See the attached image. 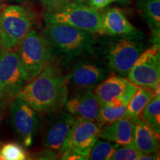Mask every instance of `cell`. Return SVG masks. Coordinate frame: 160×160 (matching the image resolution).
<instances>
[{
    "label": "cell",
    "instance_id": "18",
    "mask_svg": "<svg viewBox=\"0 0 160 160\" xmlns=\"http://www.w3.org/2000/svg\"><path fill=\"white\" fill-rule=\"evenodd\" d=\"M137 8L153 33V42L159 45L160 0H138Z\"/></svg>",
    "mask_w": 160,
    "mask_h": 160
},
{
    "label": "cell",
    "instance_id": "17",
    "mask_svg": "<svg viewBox=\"0 0 160 160\" xmlns=\"http://www.w3.org/2000/svg\"><path fill=\"white\" fill-rule=\"evenodd\" d=\"M133 125V144L144 154L156 153L159 149V135L139 116L131 118Z\"/></svg>",
    "mask_w": 160,
    "mask_h": 160
},
{
    "label": "cell",
    "instance_id": "16",
    "mask_svg": "<svg viewBox=\"0 0 160 160\" xmlns=\"http://www.w3.org/2000/svg\"><path fill=\"white\" fill-rule=\"evenodd\" d=\"M99 138L119 145L133 144V125L131 119L123 117L102 126Z\"/></svg>",
    "mask_w": 160,
    "mask_h": 160
},
{
    "label": "cell",
    "instance_id": "30",
    "mask_svg": "<svg viewBox=\"0 0 160 160\" xmlns=\"http://www.w3.org/2000/svg\"><path fill=\"white\" fill-rule=\"evenodd\" d=\"M0 160H3V159H2V156H1V154H0Z\"/></svg>",
    "mask_w": 160,
    "mask_h": 160
},
{
    "label": "cell",
    "instance_id": "23",
    "mask_svg": "<svg viewBox=\"0 0 160 160\" xmlns=\"http://www.w3.org/2000/svg\"><path fill=\"white\" fill-rule=\"evenodd\" d=\"M144 153L140 152L134 145H119L113 154L111 160H139Z\"/></svg>",
    "mask_w": 160,
    "mask_h": 160
},
{
    "label": "cell",
    "instance_id": "10",
    "mask_svg": "<svg viewBox=\"0 0 160 160\" xmlns=\"http://www.w3.org/2000/svg\"><path fill=\"white\" fill-rule=\"evenodd\" d=\"M26 82L17 52L5 51L0 57V91L16 97Z\"/></svg>",
    "mask_w": 160,
    "mask_h": 160
},
{
    "label": "cell",
    "instance_id": "19",
    "mask_svg": "<svg viewBox=\"0 0 160 160\" xmlns=\"http://www.w3.org/2000/svg\"><path fill=\"white\" fill-rule=\"evenodd\" d=\"M155 96L153 89L144 87H138V88L132 97L126 108L125 117L133 118L140 115L145 106Z\"/></svg>",
    "mask_w": 160,
    "mask_h": 160
},
{
    "label": "cell",
    "instance_id": "25",
    "mask_svg": "<svg viewBox=\"0 0 160 160\" xmlns=\"http://www.w3.org/2000/svg\"><path fill=\"white\" fill-rule=\"evenodd\" d=\"M44 8L46 10L45 13H52L62 9L68 4L73 0H39Z\"/></svg>",
    "mask_w": 160,
    "mask_h": 160
},
{
    "label": "cell",
    "instance_id": "12",
    "mask_svg": "<svg viewBox=\"0 0 160 160\" xmlns=\"http://www.w3.org/2000/svg\"><path fill=\"white\" fill-rule=\"evenodd\" d=\"M75 121L68 111H59L49 120L43 133L42 145L47 149L59 152Z\"/></svg>",
    "mask_w": 160,
    "mask_h": 160
},
{
    "label": "cell",
    "instance_id": "8",
    "mask_svg": "<svg viewBox=\"0 0 160 160\" xmlns=\"http://www.w3.org/2000/svg\"><path fill=\"white\" fill-rule=\"evenodd\" d=\"M128 80L137 85L154 89L160 82L159 45H154L140 54L128 72Z\"/></svg>",
    "mask_w": 160,
    "mask_h": 160
},
{
    "label": "cell",
    "instance_id": "9",
    "mask_svg": "<svg viewBox=\"0 0 160 160\" xmlns=\"http://www.w3.org/2000/svg\"><path fill=\"white\" fill-rule=\"evenodd\" d=\"M10 117L16 133L25 147H30L39 129V120L37 111L16 97L10 107Z\"/></svg>",
    "mask_w": 160,
    "mask_h": 160
},
{
    "label": "cell",
    "instance_id": "21",
    "mask_svg": "<svg viewBox=\"0 0 160 160\" xmlns=\"http://www.w3.org/2000/svg\"><path fill=\"white\" fill-rule=\"evenodd\" d=\"M127 105H128L113 106L109 105H100L97 122L102 126L125 117Z\"/></svg>",
    "mask_w": 160,
    "mask_h": 160
},
{
    "label": "cell",
    "instance_id": "28",
    "mask_svg": "<svg viewBox=\"0 0 160 160\" xmlns=\"http://www.w3.org/2000/svg\"><path fill=\"white\" fill-rule=\"evenodd\" d=\"M3 51H4V49H3L2 46V45H1V43H0V57H1L2 53H3Z\"/></svg>",
    "mask_w": 160,
    "mask_h": 160
},
{
    "label": "cell",
    "instance_id": "11",
    "mask_svg": "<svg viewBox=\"0 0 160 160\" xmlns=\"http://www.w3.org/2000/svg\"><path fill=\"white\" fill-rule=\"evenodd\" d=\"M138 86L122 77L112 76L97 86L94 93L100 105H128Z\"/></svg>",
    "mask_w": 160,
    "mask_h": 160
},
{
    "label": "cell",
    "instance_id": "20",
    "mask_svg": "<svg viewBox=\"0 0 160 160\" xmlns=\"http://www.w3.org/2000/svg\"><path fill=\"white\" fill-rule=\"evenodd\" d=\"M141 119L148 124L159 135L160 133V95L155 94L141 112Z\"/></svg>",
    "mask_w": 160,
    "mask_h": 160
},
{
    "label": "cell",
    "instance_id": "26",
    "mask_svg": "<svg viewBox=\"0 0 160 160\" xmlns=\"http://www.w3.org/2000/svg\"><path fill=\"white\" fill-rule=\"evenodd\" d=\"M113 2L114 0H88V4L93 9L99 11L107 8Z\"/></svg>",
    "mask_w": 160,
    "mask_h": 160
},
{
    "label": "cell",
    "instance_id": "5",
    "mask_svg": "<svg viewBox=\"0 0 160 160\" xmlns=\"http://www.w3.org/2000/svg\"><path fill=\"white\" fill-rule=\"evenodd\" d=\"M99 18L98 11L81 0H73L59 11L44 14L46 23L65 24L91 33H99Z\"/></svg>",
    "mask_w": 160,
    "mask_h": 160
},
{
    "label": "cell",
    "instance_id": "3",
    "mask_svg": "<svg viewBox=\"0 0 160 160\" xmlns=\"http://www.w3.org/2000/svg\"><path fill=\"white\" fill-rule=\"evenodd\" d=\"M17 46V54L27 82L48 65L51 54L45 39L34 30H31Z\"/></svg>",
    "mask_w": 160,
    "mask_h": 160
},
{
    "label": "cell",
    "instance_id": "6",
    "mask_svg": "<svg viewBox=\"0 0 160 160\" xmlns=\"http://www.w3.org/2000/svg\"><path fill=\"white\" fill-rule=\"evenodd\" d=\"M102 125L97 121L76 117L67 139L59 153H74L88 159L90 151L99 139Z\"/></svg>",
    "mask_w": 160,
    "mask_h": 160
},
{
    "label": "cell",
    "instance_id": "15",
    "mask_svg": "<svg viewBox=\"0 0 160 160\" xmlns=\"http://www.w3.org/2000/svg\"><path fill=\"white\" fill-rule=\"evenodd\" d=\"M65 108L66 111L76 117L97 121L100 103L94 91L89 88L68 99Z\"/></svg>",
    "mask_w": 160,
    "mask_h": 160
},
{
    "label": "cell",
    "instance_id": "2",
    "mask_svg": "<svg viewBox=\"0 0 160 160\" xmlns=\"http://www.w3.org/2000/svg\"><path fill=\"white\" fill-rule=\"evenodd\" d=\"M93 33L59 23H46L42 33L50 54L68 58L75 57L93 51L95 44Z\"/></svg>",
    "mask_w": 160,
    "mask_h": 160
},
{
    "label": "cell",
    "instance_id": "14",
    "mask_svg": "<svg viewBox=\"0 0 160 160\" xmlns=\"http://www.w3.org/2000/svg\"><path fill=\"white\" fill-rule=\"evenodd\" d=\"M107 76L108 70L102 66L88 62H80L73 67L66 79L77 87L91 88L102 82Z\"/></svg>",
    "mask_w": 160,
    "mask_h": 160
},
{
    "label": "cell",
    "instance_id": "7",
    "mask_svg": "<svg viewBox=\"0 0 160 160\" xmlns=\"http://www.w3.org/2000/svg\"><path fill=\"white\" fill-rule=\"evenodd\" d=\"M137 37H122L109 46L107 58L110 70L122 77L128 72L143 52V45L137 41Z\"/></svg>",
    "mask_w": 160,
    "mask_h": 160
},
{
    "label": "cell",
    "instance_id": "24",
    "mask_svg": "<svg viewBox=\"0 0 160 160\" xmlns=\"http://www.w3.org/2000/svg\"><path fill=\"white\" fill-rule=\"evenodd\" d=\"M0 154L3 160H25L27 153L21 145L17 143H8L0 150Z\"/></svg>",
    "mask_w": 160,
    "mask_h": 160
},
{
    "label": "cell",
    "instance_id": "13",
    "mask_svg": "<svg viewBox=\"0 0 160 160\" xmlns=\"http://www.w3.org/2000/svg\"><path fill=\"white\" fill-rule=\"evenodd\" d=\"M99 33L111 37H139L140 34L118 8H107L100 14Z\"/></svg>",
    "mask_w": 160,
    "mask_h": 160
},
{
    "label": "cell",
    "instance_id": "29",
    "mask_svg": "<svg viewBox=\"0 0 160 160\" xmlns=\"http://www.w3.org/2000/svg\"><path fill=\"white\" fill-rule=\"evenodd\" d=\"M4 94H3V93H2V92L1 91H0V98H1L2 97V96H3Z\"/></svg>",
    "mask_w": 160,
    "mask_h": 160
},
{
    "label": "cell",
    "instance_id": "31",
    "mask_svg": "<svg viewBox=\"0 0 160 160\" xmlns=\"http://www.w3.org/2000/svg\"><path fill=\"white\" fill-rule=\"evenodd\" d=\"M16 1H19V2H21V1H25V0H16Z\"/></svg>",
    "mask_w": 160,
    "mask_h": 160
},
{
    "label": "cell",
    "instance_id": "1",
    "mask_svg": "<svg viewBox=\"0 0 160 160\" xmlns=\"http://www.w3.org/2000/svg\"><path fill=\"white\" fill-rule=\"evenodd\" d=\"M68 82L59 68L48 64L24 86L17 97L35 111L52 113L59 110L67 101Z\"/></svg>",
    "mask_w": 160,
    "mask_h": 160
},
{
    "label": "cell",
    "instance_id": "22",
    "mask_svg": "<svg viewBox=\"0 0 160 160\" xmlns=\"http://www.w3.org/2000/svg\"><path fill=\"white\" fill-rule=\"evenodd\" d=\"M119 145L108 141L97 140L90 151L88 159L108 160Z\"/></svg>",
    "mask_w": 160,
    "mask_h": 160
},
{
    "label": "cell",
    "instance_id": "27",
    "mask_svg": "<svg viewBox=\"0 0 160 160\" xmlns=\"http://www.w3.org/2000/svg\"><path fill=\"white\" fill-rule=\"evenodd\" d=\"M114 1L122 5H129L133 0H114Z\"/></svg>",
    "mask_w": 160,
    "mask_h": 160
},
{
    "label": "cell",
    "instance_id": "4",
    "mask_svg": "<svg viewBox=\"0 0 160 160\" xmlns=\"http://www.w3.org/2000/svg\"><path fill=\"white\" fill-rule=\"evenodd\" d=\"M32 19L27 9L20 5L5 7L0 13V43L5 51L17 47L31 30Z\"/></svg>",
    "mask_w": 160,
    "mask_h": 160
}]
</instances>
